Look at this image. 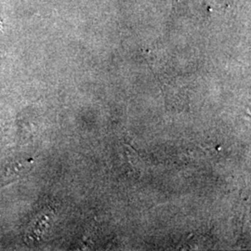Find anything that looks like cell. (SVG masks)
I'll return each instance as SVG.
<instances>
[{
  "label": "cell",
  "instance_id": "1",
  "mask_svg": "<svg viewBox=\"0 0 251 251\" xmlns=\"http://www.w3.org/2000/svg\"><path fill=\"white\" fill-rule=\"evenodd\" d=\"M2 28H3V23H2V20L0 19V33L2 31Z\"/></svg>",
  "mask_w": 251,
  "mask_h": 251
}]
</instances>
